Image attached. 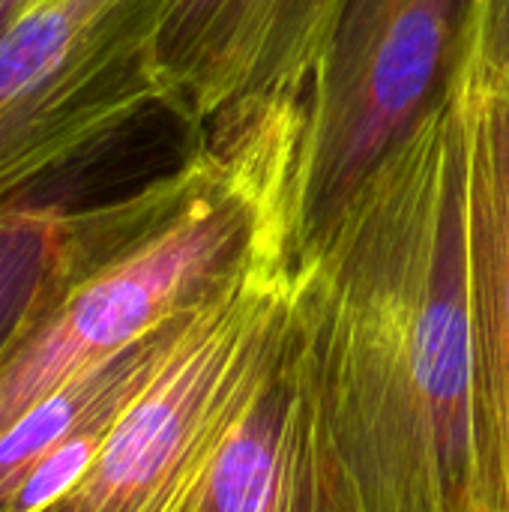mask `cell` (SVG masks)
Here are the masks:
<instances>
[{"label": "cell", "mask_w": 509, "mask_h": 512, "mask_svg": "<svg viewBox=\"0 0 509 512\" xmlns=\"http://www.w3.org/2000/svg\"><path fill=\"white\" fill-rule=\"evenodd\" d=\"M111 144L0 198V363L33 318L138 216L144 186L87 201L84 174Z\"/></svg>", "instance_id": "52a82bcc"}, {"label": "cell", "mask_w": 509, "mask_h": 512, "mask_svg": "<svg viewBox=\"0 0 509 512\" xmlns=\"http://www.w3.org/2000/svg\"><path fill=\"white\" fill-rule=\"evenodd\" d=\"M480 0H345L306 93L288 264L312 252L372 174L447 111L471 75Z\"/></svg>", "instance_id": "7a4b0ae2"}, {"label": "cell", "mask_w": 509, "mask_h": 512, "mask_svg": "<svg viewBox=\"0 0 509 512\" xmlns=\"http://www.w3.org/2000/svg\"><path fill=\"white\" fill-rule=\"evenodd\" d=\"M288 315V261L195 312L84 477L42 512H165Z\"/></svg>", "instance_id": "277c9868"}, {"label": "cell", "mask_w": 509, "mask_h": 512, "mask_svg": "<svg viewBox=\"0 0 509 512\" xmlns=\"http://www.w3.org/2000/svg\"><path fill=\"white\" fill-rule=\"evenodd\" d=\"M468 78L480 90L509 99V0H480Z\"/></svg>", "instance_id": "9c48e42d"}, {"label": "cell", "mask_w": 509, "mask_h": 512, "mask_svg": "<svg viewBox=\"0 0 509 512\" xmlns=\"http://www.w3.org/2000/svg\"><path fill=\"white\" fill-rule=\"evenodd\" d=\"M165 512H363L291 309Z\"/></svg>", "instance_id": "5b68a950"}, {"label": "cell", "mask_w": 509, "mask_h": 512, "mask_svg": "<svg viewBox=\"0 0 509 512\" xmlns=\"http://www.w3.org/2000/svg\"><path fill=\"white\" fill-rule=\"evenodd\" d=\"M345 0H168L162 108L192 135L231 111L306 99Z\"/></svg>", "instance_id": "8992f818"}, {"label": "cell", "mask_w": 509, "mask_h": 512, "mask_svg": "<svg viewBox=\"0 0 509 512\" xmlns=\"http://www.w3.org/2000/svg\"><path fill=\"white\" fill-rule=\"evenodd\" d=\"M468 102V237L474 309L495 393L509 512V99L465 84Z\"/></svg>", "instance_id": "ba28073f"}, {"label": "cell", "mask_w": 509, "mask_h": 512, "mask_svg": "<svg viewBox=\"0 0 509 512\" xmlns=\"http://www.w3.org/2000/svg\"><path fill=\"white\" fill-rule=\"evenodd\" d=\"M168 0H36L0 36V198L162 108Z\"/></svg>", "instance_id": "3957f363"}, {"label": "cell", "mask_w": 509, "mask_h": 512, "mask_svg": "<svg viewBox=\"0 0 509 512\" xmlns=\"http://www.w3.org/2000/svg\"><path fill=\"white\" fill-rule=\"evenodd\" d=\"M468 156L462 87L288 264L324 423L363 512H507L471 282Z\"/></svg>", "instance_id": "6da1fadb"}, {"label": "cell", "mask_w": 509, "mask_h": 512, "mask_svg": "<svg viewBox=\"0 0 509 512\" xmlns=\"http://www.w3.org/2000/svg\"><path fill=\"white\" fill-rule=\"evenodd\" d=\"M36 0H0V36H3V30L27 9V6H33Z\"/></svg>", "instance_id": "30bf717a"}]
</instances>
